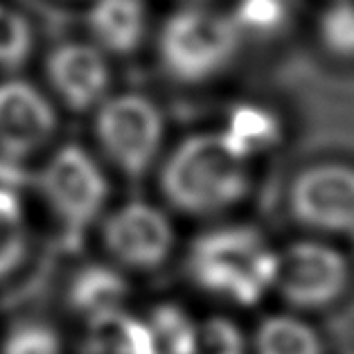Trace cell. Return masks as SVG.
I'll return each instance as SVG.
<instances>
[{
	"label": "cell",
	"instance_id": "23",
	"mask_svg": "<svg viewBox=\"0 0 354 354\" xmlns=\"http://www.w3.org/2000/svg\"><path fill=\"white\" fill-rule=\"evenodd\" d=\"M194 3H198V0H194Z\"/></svg>",
	"mask_w": 354,
	"mask_h": 354
},
{
	"label": "cell",
	"instance_id": "3",
	"mask_svg": "<svg viewBox=\"0 0 354 354\" xmlns=\"http://www.w3.org/2000/svg\"><path fill=\"white\" fill-rule=\"evenodd\" d=\"M241 41L244 37L230 14L192 3L171 12L162 23L158 57L171 80L203 84L235 62Z\"/></svg>",
	"mask_w": 354,
	"mask_h": 354
},
{
	"label": "cell",
	"instance_id": "5",
	"mask_svg": "<svg viewBox=\"0 0 354 354\" xmlns=\"http://www.w3.org/2000/svg\"><path fill=\"white\" fill-rule=\"evenodd\" d=\"M39 189L59 223L80 235L102 217L109 198L104 169L82 145L68 142L50 156L39 174Z\"/></svg>",
	"mask_w": 354,
	"mask_h": 354
},
{
	"label": "cell",
	"instance_id": "2",
	"mask_svg": "<svg viewBox=\"0 0 354 354\" xmlns=\"http://www.w3.org/2000/svg\"><path fill=\"white\" fill-rule=\"evenodd\" d=\"M248 162L221 131L187 136L162 162V194L185 214H219L248 196Z\"/></svg>",
	"mask_w": 354,
	"mask_h": 354
},
{
	"label": "cell",
	"instance_id": "7",
	"mask_svg": "<svg viewBox=\"0 0 354 354\" xmlns=\"http://www.w3.org/2000/svg\"><path fill=\"white\" fill-rule=\"evenodd\" d=\"M102 239L113 260L136 271L160 269L176 246L174 223L147 201H129L111 212L102 226Z\"/></svg>",
	"mask_w": 354,
	"mask_h": 354
},
{
	"label": "cell",
	"instance_id": "12",
	"mask_svg": "<svg viewBox=\"0 0 354 354\" xmlns=\"http://www.w3.org/2000/svg\"><path fill=\"white\" fill-rule=\"evenodd\" d=\"M129 298V282L113 266L86 264L68 282V307L84 321L122 312Z\"/></svg>",
	"mask_w": 354,
	"mask_h": 354
},
{
	"label": "cell",
	"instance_id": "9",
	"mask_svg": "<svg viewBox=\"0 0 354 354\" xmlns=\"http://www.w3.org/2000/svg\"><path fill=\"white\" fill-rule=\"evenodd\" d=\"M57 111L41 88L25 80L0 82V153L23 160L57 133Z\"/></svg>",
	"mask_w": 354,
	"mask_h": 354
},
{
	"label": "cell",
	"instance_id": "22",
	"mask_svg": "<svg viewBox=\"0 0 354 354\" xmlns=\"http://www.w3.org/2000/svg\"><path fill=\"white\" fill-rule=\"evenodd\" d=\"M194 354H248V339L232 318L210 316L198 321Z\"/></svg>",
	"mask_w": 354,
	"mask_h": 354
},
{
	"label": "cell",
	"instance_id": "18",
	"mask_svg": "<svg viewBox=\"0 0 354 354\" xmlns=\"http://www.w3.org/2000/svg\"><path fill=\"white\" fill-rule=\"evenodd\" d=\"M230 16L241 37L250 34L255 39H271L287 25L289 5L287 0H237Z\"/></svg>",
	"mask_w": 354,
	"mask_h": 354
},
{
	"label": "cell",
	"instance_id": "16",
	"mask_svg": "<svg viewBox=\"0 0 354 354\" xmlns=\"http://www.w3.org/2000/svg\"><path fill=\"white\" fill-rule=\"evenodd\" d=\"M221 136L235 147L244 158L269 151L280 140V122L273 113L262 106L246 104L235 109Z\"/></svg>",
	"mask_w": 354,
	"mask_h": 354
},
{
	"label": "cell",
	"instance_id": "15",
	"mask_svg": "<svg viewBox=\"0 0 354 354\" xmlns=\"http://www.w3.org/2000/svg\"><path fill=\"white\" fill-rule=\"evenodd\" d=\"M156 354H194L198 321L176 302H160L145 316Z\"/></svg>",
	"mask_w": 354,
	"mask_h": 354
},
{
	"label": "cell",
	"instance_id": "17",
	"mask_svg": "<svg viewBox=\"0 0 354 354\" xmlns=\"http://www.w3.org/2000/svg\"><path fill=\"white\" fill-rule=\"evenodd\" d=\"M30 250V230L21 196L0 185V282L21 269Z\"/></svg>",
	"mask_w": 354,
	"mask_h": 354
},
{
	"label": "cell",
	"instance_id": "1",
	"mask_svg": "<svg viewBox=\"0 0 354 354\" xmlns=\"http://www.w3.org/2000/svg\"><path fill=\"white\" fill-rule=\"evenodd\" d=\"M280 250L248 223L201 232L187 248L185 269L198 289L237 307H255L275 291Z\"/></svg>",
	"mask_w": 354,
	"mask_h": 354
},
{
	"label": "cell",
	"instance_id": "21",
	"mask_svg": "<svg viewBox=\"0 0 354 354\" xmlns=\"http://www.w3.org/2000/svg\"><path fill=\"white\" fill-rule=\"evenodd\" d=\"M34 48V32L21 12L0 5V71H19Z\"/></svg>",
	"mask_w": 354,
	"mask_h": 354
},
{
	"label": "cell",
	"instance_id": "14",
	"mask_svg": "<svg viewBox=\"0 0 354 354\" xmlns=\"http://www.w3.org/2000/svg\"><path fill=\"white\" fill-rule=\"evenodd\" d=\"M255 354H325L316 327L291 314H273L257 325Z\"/></svg>",
	"mask_w": 354,
	"mask_h": 354
},
{
	"label": "cell",
	"instance_id": "10",
	"mask_svg": "<svg viewBox=\"0 0 354 354\" xmlns=\"http://www.w3.org/2000/svg\"><path fill=\"white\" fill-rule=\"evenodd\" d=\"M46 77L57 97L75 113L97 111L109 97L111 68L106 53L95 43H59L46 59Z\"/></svg>",
	"mask_w": 354,
	"mask_h": 354
},
{
	"label": "cell",
	"instance_id": "8",
	"mask_svg": "<svg viewBox=\"0 0 354 354\" xmlns=\"http://www.w3.org/2000/svg\"><path fill=\"white\" fill-rule=\"evenodd\" d=\"M289 208L302 226L323 232H354V167L321 162L302 169L289 189Z\"/></svg>",
	"mask_w": 354,
	"mask_h": 354
},
{
	"label": "cell",
	"instance_id": "6",
	"mask_svg": "<svg viewBox=\"0 0 354 354\" xmlns=\"http://www.w3.org/2000/svg\"><path fill=\"white\" fill-rule=\"evenodd\" d=\"M350 284V262L325 241L300 239L280 250L275 291L291 307L314 312L332 307Z\"/></svg>",
	"mask_w": 354,
	"mask_h": 354
},
{
	"label": "cell",
	"instance_id": "4",
	"mask_svg": "<svg viewBox=\"0 0 354 354\" xmlns=\"http://www.w3.org/2000/svg\"><path fill=\"white\" fill-rule=\"evenodd\" d=\"M165 122L151 97L120 93L106 97L95 113V138L113 165L127 176L140 178L158 158Z\"/></svg>",
	"mask_w": 354,
	"mask_h": 354
},
{
	"label": "cell",
	"instance_id": "13",
	"mask_svg": "<svg viewBox=\"0 0 354 354\" xmlns=\"http://www.w3.org/2000/svg\"><path fill=\"white\" fill-rule=\"evenodd\" d=\"M80 354H156L145 316L127 309L86 321Z\"/></svg>",
	"mask_w": 354,
	"mask_h": 354
},
{
	"label": "cell",
	"instance_id": "19",
	"mask_svg": "<svg viewBox=\"0 0 354 354\" xmlns=\"http://www.w3.org/2000/svg\"><path fill=\"white\" fill-rule=\"evenodd\" d=\"M0 354H64V343L50 323L23 318L5 332Z\"/></svg>",
	"mask_w": 354,
	"mask_h": 354
},
{
	"label": "cell",
	"instance_id": "11",
	"mask_svg": "<svg viewBox=\"0 0 354 354\" xmlns=\"http://www.w3.org/2000/svg\"><path fill=\"white\" fill-rule=\"evenodd\" d=\"M149 14L145 0H93L88 30L95 46L109 55L127 57L142 46Z\"/></svg>",
	"mask_w": 354,
	"mask_h": 354
},
{
	"label": "cell",
	"instance_id": "20",
	"mask_svg": "<svg viewBox=\"0 0 354 354\" xmlns=\"http://www.w3.org/2000/svg\"><path fill=\"white\" fill-rule=\"evenodd\" d=\"M321 46L336 59H354V0H332L318 19Z\"/></svg>",
	"mask_w": 354,
	"mask_h": 354
}]
</instances>
